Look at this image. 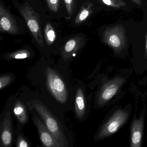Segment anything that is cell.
Here are the masks:
<instances>
[{"label":"cell","instance_id":"1","mask_svg":"<svg viewBox=\"0 0 147 147\" xmlns=\"http://www.w3.org/2000/svg\"><path fill=\"white\" fill-rule=\"evenodd\" d=\"M32 105L42 119L47 129L60 144L61 147H68L67 140L57 119L39 100H33Z\"/></svg>","mask_w":147,"mask_h":147},{"label":"cell","instance_id":"2","mask_svg":"<svg viewBox=\"0 0 147 147\" xmlns=\"http://www.w3.org/2000/svg\"><path fill=\"white\" fill-rule=\"evenodd\" d=\"M45 74L49 91L58 102L65 104L67 100L68 93L64 81L56 71L49 67L45 69Z\"/></svg>","mask_w":147,"mask_h":147},{"label":"cell","instance_id":"3","mask_svg":"<svg viewBox=\"0 0 147 147\" xmlns=\"http://www.w3.org/2000/svg\"><path fill=\"white\" fill-rule=\"evenodd\" d=\"M18 9L24 17L36 42L40 46L43 47V38L41 31L39 15L27 2L19 7Z\"/></svg>","mask_w":147,"mask_h":147},{"label":"cell","instance_id":"4","mask_svg":"<svg viewBox=\"0 0 147 147\" xmlns=\"http://www.w3.org/2000/svg\"><path fill=\"white\" fill-rule=\"evenodd\" d=\"M102 38L104 43L119 53L123 49L126 44L125 30L121 25L108 27L103 32Z\"/></svg>","mask_w":147,"mask_h":147},{"label":"cell","instance_id":"5","mask_svg":"<svg viewBox=\"0 0 147 147\" xmlns=\"http://www.w3.org/2000/svg\"><path fill=\"white\" fill-rule=\"evenodd\" d=\"M129 113L126 110L120 109L117 110L100 129L97 138H104L117 132L127 121Z\"/></svg>","mask_w":147,"mask_h":147},{"label":"cell","instance_id":"6","mask_svg":"<svg viewBox=\"0 0 147 147\" xmlns=\"http://www.w3.org/2000/svg\"><path fill=\"white\" fill-rule=\"evenodd\" d=\"M125 82L124 79L118 77L109 81L103 85L98 95L97 102L99 105L107 103L117 94Z\"/></svg>","mask_w":147,"mask_h":147},{"label":"cell","instance_id":"7","mask_svg":"<svg viewBox=\"0 0 147 147\" xmlns=\"http://www.w3.org/2000/svg\"><path fill=\"white\" fill-rule=\"evenodd\" d=\"M19 31L17 22L4 5L0 4V32L16 35Z\"/></svg>","mask_w":147,"mask_h":147},{"label":"cell","instance_id":"8","mask_svg":"<svg viewBox=\"0 0 147 147\" xmlns=\"http://www.w3.org/2000/svg\"><path fill=\"white\" fill-rule=\"evenodd\" d=\"M33 121L37 129L40 140L44 146L49 147H61L47 129L44 123L39 117L34 116Z\"/></svg>","mask_w":147,"mask_h":147},{"label":"cell","instance_id":"9","mask_svg":"<svg viewBox=\"0 0 147 147\" xmlns=\"http://www.w3.org/2000/svg\"><path fill=\"white\" fill-rule=\"evenodd\" d=\"M84 38L81 36H77L67 41L62 50L63 59L68 61L76 56L84 45Z\"/></svg>","mask_w":147,"mask_h":147},{"label":"cell","instance_id":"10","mask_svg":"<svg viewBox=\"0 0 147 147\" xmlns=\"http://www.w3.org/2000/svg\"><path fill=\"white\" fill-rule=\"evenodd\" d=\"M1 131V146L11 147L13 141L11 115L9 111L6 113L2 122Z\"/></svg>","mask_w":147,"mask_h":147},{"label":"cell","instance_id":"11","mask_svg":"<svg viewBox=\"0 0 147 147\" xmlns=\"http://www.w3.org/2000/svg\"><path fill=\"white\" fill-rule=\"evenodd\" d=\"M143 128L144 119L142 117L133 120L131 128V147H141Z\"/></svg>","mask_w":147,"mask_h":147},{"label":"cell","instance_id":"12","mask_svg":"<svg viewBox=\"0 0 147 147\" xmlns=\"http://www.w3.org/2000/svg\"><path fill=\"white\" fill-rule=\"evenodd\" d=\"M75 110L77 117L82 119L86 113V104L84 92L81 87L77 89L76 94Z\"/></svg>","mask_w":147,"mask_h":147},{"label":"cell","instance_id":"13","mask_svg":"<svg viewBox=\"0 0 147 147\" xmlns=\"http://www.w3.org/2000/svg\"><path fill=\"white\" fill-rule=\"evenodd\" d=\"M13 113L20 123L25 124L29 119L28 112L24 104L22 101L17 100L13 109Z\"/></svg>","mask_w":147,"mask_h":147},{"label":"cell","instance_id":"14","mask_svg":"<svg viewBox=\"0 0 147 147\" xmlns=\"http://www.w3.org/2000/svg\"><path fill=\"white\" fill-rule=\"evenodd\" d=\"M92 7V3H88L86 6H82L75 19V24H79L86 20L91 14Z\"/></svg>","mask_w":147,"mask_h":147},{"label":"cell","instance_id":"15","mask_svg":"<svg viewBox=\"0 0 147 147\" xmlns=\"http://www.w3.org/2000/svg\"><path fill=\"white\" fill-rule=\"evenodd\" d=\"M45 37L47 45L53 44L56 38L55 31L51 24L48 23L44 29Z\"/></svg>","mask_w":147,"mask_h":147},{"label":"cell","instance_id":"16","mask_svg":"<svg viewBox=\"0 0 147 147\" xmlns=\"http://www.w3.org/2000/svg\"><path fill=\"white\" fill-rule=\"evenodd\" d=\"M31 53L27 49H21L12 53H8L5 55L7 60L23 59L30 57Z\"/></svg>","mask_w":147,"mask_h":147},{"label":"cell","instance_id":"17","mask_svg":"<svg viewBox=\"0 0 147 147\" xmlns=\"http://www.w3.org/2000/svg\"><path fill=\"white\" fill-rule=\"evenodd\" d=\"M68 16L67 18L70 20L75 11L76 7V0H63Z\"/></svg>","mask_w":147,"mask_h":147},{"label":"cell","instance_id":"18","mask_svg":"<svg viewBox=\"0 0 147 147\" xmlns=\"http://www.w3.org/2000/svg\"><path fill=\"white\" fill-rule=\"evenodd\" d=\"M105 5L114 8L125 6V3L122 0H100Z\"/></svg>","mask_w":147,"mask_h":147},{"label":"cell","instance_id":"19","mask_svg":"<svg viewBox=\"0 0 147 147\" xmlns=\"http://www.w3.org/2000/svg\"><path fill=\"white\" fill-rule=\"evenodd\" d=\"M13 77L10 75H3L0 78V89H2L8 86L12 81Z\"/></svg>","mask_w":147,"mask_h":147},{"label":"cell","instance_id":"20","mask_svg":"<svg viewBox=\"0 0 147 147\" xmlns=\"http://www.w3.org/2000/svg\"><path fill=\"white\" fill-rule=\"evenodd\" d=\"M48 7L52 12L56 13L59 10L60 0H46Z\"/></svg>","mask_w":147,"mask_h":147},{"label":"cell","instance_id":"21","mask_svg":"<svg viewBox=\"0 0 147 147\" xmlns=\"http://www.w3.org/2000/svg\"><path fill=\"white\" fill-rule=\"evenodd\" d=\"M16 146L18 147H29L30 146V144L24 137L20 135L17 139Z\"/></svg>","mask_w":147,"mask_h":147},{"label":"cell","instance_id":"22","mask_svg":"<svg viewBox=\"0 0 147 147\" xmlns=\"http://www.w3.org/2000/svg\"><path fill=\"white\" fill-rule=\"evenodd\" d=\"M131 1L139 6L142 5V0H131Z\"/></svg>","mask_w":147,"mask_h":147},{"label":"cell","instance_id":"23","mask_svg":"<svg viewBox=\"0 0 147 147\" xmlns=\"http://www.w3.org/2000/svg\"><path fill=\"white\" fill-rule=\"evenodd\" d=\"M146 53L147 56V32L146 35Z\"/></svg>","mask_w":147,"mask_h":147}]
</instances>
